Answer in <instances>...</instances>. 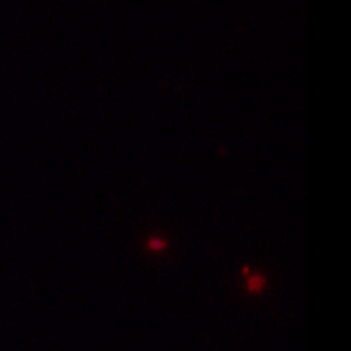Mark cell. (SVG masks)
Returning <instances> with one entry per match:
<instances>
[{
  "instance_id": "obj_1",
  "label": "cell",
  "mask_w": 351,
  "mask_h": 351,
  "mask_svg": "<svg viewBox=\"0 0 351 351\" xmlns=\"http://www.w3.org/2000/svg\"><path fill=\"white\" fill-rule=\"evenodd\" d=\"M247 285L251 292H259V290H263V285H265V278L263 276H249Z\"/></svg>"
},
{
  "instance_id": "obj_2",
  "label": "cell",
  "mask_w": 351,
  "mask_h": 351,
  "mask_svg": "<svg viewBox=\"0 0 351 351\" xmlns=\"http://www.w3.org/2000/svg\"><path fill=\"white\" fill-rule=\"evenodd\" d=\"M149 247L152 249V251H162V249H166V242L159 241V239H152V241L149 242Z\"/></svg>"
}]
</instances>
